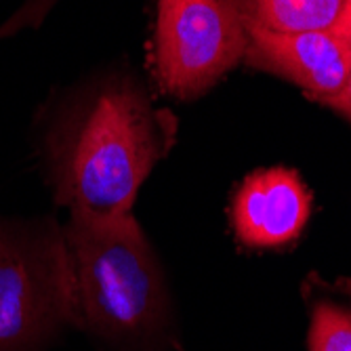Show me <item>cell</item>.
<instances>
[{"label":"cell","mask_w":351,"mask_h":351,"mask_svg":"<svg viewBox=\"0 0 351 351\" xmlns=\"http://www.w3.org/2000/svg\"><path fill=\"white\" fill-rule=\"evenodd\" d=\"M177 126L131 70L112 66L49 95L32 122V147L57 206L120 217L171 154Z\"/></svg>","instance_id":"cell-1"},{"label":"cell","mask_w":351,"mask_h":351,"mask_svg":"<svg viewBox=\"0 0 351 351\" xmlns=\"http://www.w3.org/2000/svg\"><path fill=\"white\" fill-rule=\"evenodd\" d=\"M72 259L80 330L104 351H177L173 293L135 213L63 223Z\"/></svg>","instance_id":"cell-2"},{"label":"cell","mask_w":351,"mask_h":351,"mask_svg":"<svg viewBox=\"0 0 351 351\" xmlns=\"http://www.w3.org/2000/svg\"><path fill=\"white\" fill-rule=\"evenodd\" d=\"M80 330L72 259L53 213H0V351H51Z\"/></svg>","instance_id":"cell-3"},{"label":"cell","mask_w":351,"mask_h":351,"mask_svg":"<svg viewBox=\"0 0 351 351\" xmlns=\"http://www.w3.org/2000/svg\"><path fill=\"white\" fill-rule=\"evenodd\" d=\"M244 53L246 29L228 0H156L152 68L162 93L198 99Z\"/></svg>","instance_id":"cell-4"},{"label":"cell","mask_w":351,"mask_h":351,"mask_svg":"<svg viewBox=\"0 0 351 351\" xmlns=\"http://www.w3.org/2000/svg\"><path fill=\"white\" fill-rule=\"evenodd\" d=\"M244 63L250 68L297 84L320 104L343 88L351 68V43L335 27L276 32L244 23Z\"/></svg>","instance_id":"cell-5"},{"label":"cell","mask_w":351,"mask_h":351,"mask_svg":"<svg viewBox=\"0 0 351 351\" xmlns=\"http://www.w3.org/2000/svg\"><path fill=\"white\" fill-rule=\"evenodd\" d=\"M311 194L291 169H265L244 179L232 202L236 240L254 250L295 242L309 221Z\"/></svg>","instance_id":"cell-6"},{"label":"cell","mask_w":351,"mask_h":351,"mask_svg":"<svg viewBox=\"0 0 351 351\" xmlns=\"http://www.w3.org/2000/svg\"><path fill=\"white\" fill-rule=\"evenodd\" d=\"M244 23L276 32L332 27L347 0H228Z\"/></svg>","instance_id":"cell-7"},{"label":"cell","mask_w":351,"mask_h":351,"mask_svg":"<svg viewBox=\"0 0 351 351\" xmlns=\"http://www.w3.org/2000/svg\"><path fill=\"white\" fill-rule=\"evenodd\" d=\"M305 301L307 351H351V291L313 280L305 289Z\"/></svg>","instance_id":"cell-8"},{"label":"cell","mask_w":351,"mask_h":351,"mask_svg":"<svg viewBox=\"0 0 351 351\" xmlns=\"http://www.w3.org/2000/svg\"><path fill=\"white\" fill-rule=\"evenodd\" d=\"M324 106L351 122V68H349L347 80H345L343 88L339 90V95H335V97L330 101H326Z\"/></svg>","instance_id":"cell-9"},{"label":"cell","mask_w":351,"mask_h":351,"mask_svg":"<svg viewBox=\"0 0 351 351\" xmlns=\"http://www.w3.org/2000/svg\"><path fill=\"white\" fill-rule=\"evenodd\" d=\"M332 27L339 32V34H341L343 38H347V40L351 43V0H347L345 9L341 11V15H339L337 23H335Z\"/></svg>","instance_id":"cell-10"}]
</instances>
